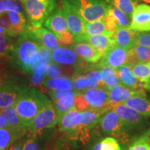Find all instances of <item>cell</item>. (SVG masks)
Wrapping results in <instances>:
<instances>
[{
    "label": "cell",
    "instance_id": "obj_9",
    "mask_svg": "<svg viewBox=\"0 0 150 150\" xmlns=\"http://www.w3.org/2000/svg\"><path fill=\"white\" fill-rule=\"evenodd\" d=\"M29 88L12 79L0 86V109L14 106L19 99Z\"/></svg>",
    "mask_w": 150,
    "mask_h": 150
},
{
    "label": "cell",
    "instance_id": "obj_53",
    "mask_svg": "<svg viewBox=\"0 0 150 150\" xmlns=\"http://www.w3.org/2000/svg\"><path fill=\"white\" fill-rule=\"evenodd\" d=\"M143 1H146V2H147V3H150V0H143Z\"/></svg>",
    "mask_w": 150,
    "mask_h": 150
},
{
    "label": "cell",
    "instance_id": "obj_4",
    "mask_svg": "<svg viewBox=\"0 0 150 150\" xmlns=\"http://www.w3.org/2000/svg\"><path fill=\"white\" fill-rule=\"evenodd\" d=\"M66 2L86 22L104 18L108 4L104 0H61Z\"/></svg>",
    "mask_w": 150,
    "mask_h": 150
},
{
    "label": "cell",
    "instance_id": "obj_24",
    "mask_svg": "<svg viewBox=\"0 0 150 150\" xmlns=\"http://www.w3.org/2000/svg\"><path fill=\"white\" fill-rule=\"evenodd\" d=\"M83 42L90 43L104 54L115 45L114 35L97 34L85 35Z\"/></svg>",
    "mask_w": 150,
    "mask_h": 150
},
{
    "label": "cell",
    "instance_id": "obj_44",
    "mask_svg": "<svg viewBox=\"0 0 150 150\" xmlns=\"http://www.w3.org/2000/svg\"><path fill=\"white\" fill-rule=\"evenodd\" d=\"M135 45L150 48V32H140L135 38Z\"/></svg>",
    "mask_w": 150,
    "mask_h": 150
},
{
    "label": "cell",
    "instance_id": "obj_17",
    "mask_svg": "<svg viewBox=\"0 0 150 150\" xmlns=\"http://www.w3.org/2000/svg\"><path fill=\"white\" fill-rule=\"evenodd\" d=\"M79 58L86 63H97L102 59L104 53L88 42L74 43L71 47Z\"/></svg>",
    "mask_w": 150,
    "mask_h": 150
},
{
    "label": "cell",
    "instance_id": "obj_28",
    "mask_svg": "<svg viewBox=\"0 0 150 150\" xmlns=\"http://www.w3.org/2000/svg\"><path fill=\"white\" fill-rule=\"evenodd\" d=\"M96 67L102 72L103 81L108 91L115 86L121 84L117 70L107 65H100L99 64L96 65Z\"/></svg>",
    "mask_w": 150,
    "mask_h": 150
},
{
    "label": "cell",
    "instance_id": "obj_39",
    "mask_svg": "<svg viewBox=\"0 0 150 150\" xmlns=\"http://www.w3.org/2000/svg\"><path fill=\"white\" fill-rule=\"evenodd\" d=\"M13 43V38L0 34V59L10 56Z\"/></svg>",
    "mask_w": 150,
    "mask_h": 150
},
{
    "label": "cell",
    "instance_id": "obj_56",
    "mask_svg": "<svg viewBox=\"0 0 150 150\" xmlns=\"http://www.w3.org/2000/svg\"><path fill=\"white\" fill-rule=\"evenodd\" d=\"M149 132H150V129H149Z\"/></svg>",
    "mask_w": 150,
    "mask_h": 150
},
{
    "label": "cell",
    "instance_id": "obj_37",
    "mask_svg": "<svg viewBox=\"0 0 150 150\" xmlns=\"http://www.w3.org/2000/svg\"><path fill=\"white\" fill-rule=\"evenodd\" d=\"M150 146L149 130L134 140L127 150H148Z\"/></svg>",
    "mask_w": 150,
    "mask_h": 150
},
{
    "label": "cell",
    "instance_id": "obj_14",
    "mask_svg": "<svg viewBox=\"0 0 150 150\" xmlns=\"http://www.w3.org/2000/svg\"><path fill=\"white\" fill-rule=\"evenodd\" d=\"M104 20L108 31L115 33L120 28L129 27L131 20L122 11L108 4L107 12Z\"/></svg>",
    "mask_w": 150,
    "mask_h": 150
},
{
    "label": "cell",
    "instance_id": "obj_32",
    "mask_svg": "<svg viewBox=\"0 0 150 150\" xmlns=\"http://www.w3.org/2000/svg\"><path fill=\"white\" fill-rule=\"evenodd\" d=\"M86 35H93L97 34L114 35V33L108 31L106 27L104 19L92 22H86Z\"/></svg>",
    "mask_w": 150,
    "mask_h": 150
},
{
    "label": "cell",
    "instance_id": "obj_22",
    "mask_svg": "<svg viewBox=\"0 0 150 150\" xmlns=\"http://www.w3.org/2000/svg\"><path fill=\"white\" fill-rule=\"evenodd\" d=\"M139 33L129 27L120 28L114 33L115 45L127 50H130L135 45V38Z\"/></svg>",
    "mask_w": 150,
    "mask_h": 150
},
{
    "label": "cell",
    "instance_id": "obj_35",
    "mask_svg": "<svg viewBox=\"0 0 150 150\" xmlns=\"http://www.w3.org/2000/svg\"><path fill=\"white\" fill-rule=\"evenodd\" d=\"M11 11L26 13L23 4L20 0H0V14Z\"/></svg>",
    "mask_w": 150,
    "mask_h": 150
},
{
    "label": "cell",
    "instance_id": "obj_21",
    "mask_svg": "<svg viewBox=\"0 0 150 150\" xmlns=\"http://www.w3.org/2000/svg\"><path fill=\"white\" fill-rule=\"evenodd\" d=\"M120 83L125 87L133 90H145L143 85L132 70V66L128 64L123 65L117 70Z\"/></svg>",
    "mask_w": 150,
    "mask_h": 150
},
{
    "label": "cell",
    "instance_id": "obj_42",
    "mask_svg": "<svg viewBox=\"0 0 150 150\" xmlns=\"http://www.w3.org/2000/svg\"><path fill=\"white\" fill-rule=\"evenodd\" d=\"M48 150H72L70 142L65 138H58L49 147Z\"/></svg>",
    "mask_w": 150,
    "mask_h": 150
},
{
    "label": "cell",
    "instance_id": "obj_43",
    "mask_svg": "<svg viewBox=\"0 0 150 150\" xmlns=\"http://www.w3.org/2000/svg\"><path fill=\"white\" fill-rule=\"evenodd\" d=\"M74 108L79 111L89 110V106L81 93H78L74 97Z\"/></svg>",
    "mask_w": 150,
    "mask_h": 150
},
{
    "label": "cell",
    "instance_id": "obj_10",
    "mask_svg": "<svg viewBox=\"0 0 150 150\" xmlns=\"http://www.w3.org/2000/svg\"><path fill=\"white\" fill-rule=\"evenodd\" d=\"M61 6L68 25L69 29L74 37V43L81 42L86 35V21L66 2L61 1Z\"/></svg>",
    "mask_w": 150,
    "mask_h": 150
},
{
    "label": "cell",
    "instance_id": "obj_25",
    "mask_svg": "<svg viewBox=\"0 0 150 150\" xmlns=\"http://www.w3.org/2000/svg\"><path fill=\"white\" fill-rule=\"evenodd\" d=\"M122 104H125L143 115L150 117V97L147 95H135Z\"/></svg>",
    "mask_w": 150,
    "mask_h": 150
},
{
    "label": "cell",
    "instance_id": "obj_16",
    "mask_svg": "<svg viewBox=\"0 0 150 150\" xmlns=\"http://www.w3.org/2000/svg\"><path fill=\"white\" fill-rule=\"evenodd\" d=\"M27 31L40 45L45 47L52 52L61 46L56 35L47 28L42 27L35 28L29 25Z\"/></svg>",
    "mask_w": 150,
    "mask_h": 150
},
{
    "label": "cell",
    "instance_id": "obj_45",
    "mask_svg": "<svg viewBox=\"0 0 150 150\" xmlns=\"http://www.w3.org/2000/svg\"><path fill=\"white\" fill-rule=\"evenodd\" d=\"M78 93V92L73 91H50L48 92V95H50V98L52 99V102H54L56 101H57L58 99H59L61 97L65 96V95H76Z\"/></svg>",
    "mask_w": 150,
    "mask_h": 150
},
{
    "label": "cell",
    "instance_id": "obj_46",
    "mask_svg": "<svg viewBox=\"0 0 150 150\" xmlns=\"http://www.w3.org/2000/svg\"><path fill=\"white\" fill-rule=\"evenodd\" d=\"M62 72L59 69V67L54 62H52L49 64L47 71V77L55 78L61 76Z\"/></svg>",
    "mask_w": 150,
    "mask_h": 150
},
{
    "label": "cell",
    "instance_id": "obj_12",
    "mask_svg": "<svg viewBox=\"0 0 150 150\" xmlns=\"http://www.w3.org/2000/svg\"><path fill=\"white\" fill-rule=\"evenodd\" d=\"M54 127L40 132H28L25 136L23 150H48L49 147L54 142Z\"/></svg>",
    "mask_w": 150,
    "mask_h": 150
},
{
    "label": "cell",
    "instance_id": "obj_18",
    "mask_svg": "<svg viewBox=\"0 0 150 150\" xmlns=\"http://www.w3.org/2000/svg\"><path fill=\"white\" fill-rule=\"evenodd\" d=\"M145 91V90H133L120 84L108 91L110 103L112 107L114 105L122 104L127 99L135 95H147Z\"/></svg>",
    "mask_w": 150,
    "mask_h": 150
},
{
    "label": "cell",
    "instance_id": "obj_3",
    "mask_svg": "<svg viewBox=\"0 0 150 150\" xmlns=\"http://www.w3.org/2000/svg\"><path fill=\"white\" fill-rule=\"evenodd\" d=\"M99 124L103 134L115 138L118 142L125 144L130 140L132 131L113 110L105 112Z\"/></svg>",
    "mask_w": 150,
    "mask_h": 150
},
{
    "label": "cell",
    "instance_id": "obj_33",
    "mask_svg": "<svg viewBox=\"0 0 150 150\" xmlns=\"http://www.w3.org/2000/svg\"><path fill=\"white\" fill-rule=\"evenodd\" d=\"M105 1L108 4L122 11L131 18V20L136 6H137L133 0H105Z\"/></svg>",
    "mask_w": 150,
    "mask_h": 150
},
{
    "label": "cell",
    "instance_id": "obj_30",
    "mask_svg": "<svg viewBox=\"0 0 150 150\" xmlns=\"http://www.w3.org/2000/svg\"><path fill=\"white\" fill-rule=\"evenodd\" d=\"M24 138L9 127L0 128V150H7L15 142Z\"/></svg>",
    "mask_w": 150,
    "mask_h": 150
},
{
    "label": "cell",
    "instance_id": "obj_48",
    "mask_svg": "<svg viewBox=\"0 0 150 150\" xmlns=\"http://www.w3.org/2000/svg\"><path fill=\"white\" fill-rule=\"evenodd\" d=\"M24 141H25V137L20 138L15 142L7 150H23Z\"/></svg>",
    "mask_w": 150,
    "mask_h": 150
},
{
    "label": "cell",
    "instance_id": "obj_41",
    "mask_svg": "<svg viewBox=\"0 0 150 150\" xmlns=\"http://www.w3.org/2000/svg\"><path fill=\"white\" fill-rule=\"evenodd\" d=\"M72 79L73 81V88L75 91L82 92L89 88L86 74H75Z\"/></svg>",
    "mask_w": 150,
    "mask_h": 150
},
{
    "label": "cell",
    "instance_id": "obj_6",
    "mask_svg": "<svg viewBox=\"0 0 150 150\" xmlns=\"http://www.w3.org/2000/svg\"><path fill=\"white\" fill-rule=\"evenodd\" d=\"M43 24L45 27L56 35L61 45H72L74 44V37L69 29L61 6L56 5Z\"/></svg>",
    "mask_w": 150,
    "mask_h": 150
},
{
    "label": "cell",
    "instance_id": "obj_7",
    "mask_svg": "<svg viewBox=\"0 0 150 150\" xmlns=\"http://www.w3.org/2000/svg\"><path fill=\"white\" fill-rule=\"evenodd\" d=\"M111 109L117 114L132 133L136 130L140 131L144 129L149 123L148 119L149 117L143 115L124 104L114 105Z\"/></svg>",
    "mask_w": 150,
    "mask_h": 150
},
{
    "label": "cell",
    "instance_id": "obj_55",
    "mask_svg": "<svg viewBox=\"0 0 150 150\" xmlns=\"http://www.w3.org/2000/svg\"><path fill=\"white\" fill-rule=\"evenodd\" d=\"M20 1H22V0H20Z\"/></svg>",
    "mask_w": 150,
    "mask_h": 150
},
{
    "label": "cell",
    "instance_id": "obj_8",
    "mask_svg": "<svg viewBox=\"0 0 150 150\" xmlns=\"http://www.w3.org/2000/svg\"><path fill=\"white\" fill-rule=\"evenodd\" d=\"M59 117L53 103H50L43 108L28 126V132H40L47 129L55 127L59 122Z\"/></svg>",
    "mask_w": 150,
    "mask_h": 150
},
{
    "label": "cell",
    "instance_id": "obj_51",
    "mask_svg": "<svg viewBox=\"0 0 150 150\" xmlns=\"http://www.w3.org/2000/svg\"><path fill=\"white\" fill-rule=\"evenodd\" d=\"M0 34H3V35H8V36H9V33L8 31H7V30L4 27H3L2 26H1V24H0Z\"/></svg>",
    "mask_w": 150,
    "mask_h": 150
},
{
    "label": "cell",
    "instance_id": "obj_19",
    "mask_svg": "<svg viewBox=\"0 0 150 150\" xmlns=\"http://www.w3.org/2000/svg\"><path fill=\"white\" fill-rule=\"evenodd\" d=\"M52 61L56 64L65 65H77L80 58L73 49L61 47L52 52Z\"/></svg>",
    "mask_w": 150,
    "mask_h": 150
},
{
    "label": "cell",
    "instance_id": "obj_54",
    "mask_svg": "<svg viewBox=\"0 0 150 150\" xmlns=\"http://www.w3.org/2000/svg\"><path fill=\"white\" fill-rule=\"evenodd\" d=\"M148 150H150V146H149V149H148Z\"/></svg>",
    "mask_w": 150,
    "mask_h": 150
},
{
    "label": "cell",
    "instance_id": "obj_38",
    "mask_svg": "<svg viewBox=\"0 0 150 150\" xmlns=\"http://www.w3.org/2000/svg\"><path fill=\"white\" fill-rule=\"evenodd\" d=\"M50 63H42L33 71L31 79V84L33 86H38L44 81L47 76V71Z\"/></svg>",
    "mask_w": 150,
    "mask_h": 150
},
{
    "label": "cell",
    "instance_id": "obj_15",
    "mask_svg": "<svg viewBox=\"0 0 150 150\" xmlns=\"http://www.w3.org/2000/svg\"><path fill=\"white\" fill-rule=\"evenodd\" d=\"M128 56V50L115 45L105 52L98 64L107 65L117 70L120 67L127 64Z\"/></svg>",
    "mask_w": 150,
    "mask_h": 150
},
{
    "label": "cell",
    "instance_id": "obj_23",
    "mask_svg": "<svg viewBox=\"0 0 150 150\" xmlns=\"http://www.w3.org/2000/svg\"><path fill=\"white\" fill-rule=\"evenodd\" d=\"M6 13L8 14L9 22H10L13 36L14 38L19 37L25 32L28 26L29 25L28 24L29 20H28L27 15L24 13L15 12V11Z\"/></svg>",
    "mask_w": 150,
    "mask_h": 150
},
{
    "label": "cell",
    "instance_id": "obj_20",
    "mask_svg": "<svg viewBox=\"0 0 150 150\" xmlns=\"http://www.w3.org/2000/svg\"><path fill=\"white\" fill-rule=\"evenodd\" d=\"M0 112L6 118L7 127L17 131L22 137L27 136L28 134L27 127L24 125L20 117H19L15 106L0 109Z\"/></svg>",
    "mask_w": 150,
    "mask_h": 150
},
{
    "label": "cell",
    "instance_id": "obj_34",
    "mask_svg": "<svg viewBox=\"0 0 150 150\" xmlns=\"http://www.w3.org/2000/svg\"><path fill=\"white\" fill-rule=\"evenodd\" d=\"M91 150H122L119 142L112 137H106L94 144Z\"/></svg>",
    "mask_w": 150,
    "mask_h": 150
},
{
    "label": "cell",
    "instance_id": "obj_26",
    "mask_svg": "<svg viewBox=\"0 0 150 150\" xmlns=\"http://www.w3.org/2000/svg\"><path fill=\"white\" fill-rule=\"evenodd\" d=\"M42 85L50 91H73V81L72 79L64 76L55 78H48L44 80Z\"/></svg>",
    "mask_w": 150,
    "mask_h": 150
},
{
    "label": "cell",
    "instance_id": "obj_50",
    "mask_svg": "<svg viewBox=\"0 0 150 150\" xmlns=\"http://www.w3.org/2000/svg\"><path fill=\"white\" fill-rule=\"evenodd\" d=\"M7 127V123L6 120V118L0 112V128H4V127Z\"/></svg>",
    "mask_w": 150,
    "mask_h": 150
},
{
    "label": "cell",
    "instance_id": "obj_27",
    "mask_svg": "<svg viewBox=\"0 0 150 150\" xmlns=\"http://www.w3.org/2000/svg\"><path fill=\"white\" fill-rule=\"evenodd\" d=\"M128 54L127 64L131 66L137 63L150 61V48L147 47L135 45L132 48L128 50Z\"/></svg>",
    "mask_w": 150,
    "mask_h": 150
},
{
    "label": "cell",
    "instance_id": "obj_2",
    "mask_svg": "<svg viewBox=\"0 0 150 150\" xmlns=\"http://www.w3.org/2000/svg\"><path fill=\"white\" fill-rule=\"evenodd\" d=\"M52 103L48 97L35 88H29L15 105L19 117L26 127L47 105Z\"/></svg>",
    "mask_w": 150,
    "mask_h": 150
},
{
    "label": "cell",
    "instance_id": "obj_5",
    "mask_svg": "<svg viewBox=\"0 0 150 150\" xmlns=\"http://www.w3.org/2000/svg\"><path fill=\"white\" fill-rule=\"evenodd\" d=\"M29 25L40 27L57 5L56 0H22Z\"/></svg>",
    "mask_w": 150,
    "mask_h": 150
},
{
    "label": "cell",
    "instance_id": "obj_11",
    "mask_svg": "<svg viewBox=\"0 0 150 150\" xmlns=\"http://www.w3.org/2000/svg\"><path fill=\"white\" fill-rule=\"evenodd\" d=\"M89 106V110H107L111 109L108 90L102 88H88L80 92Z\"/></svg>",
    "mask_w": 150,
    "mask_h": 150
},
{
    "label": "cell",
    "instance_id": "obj_13",
    "mask_svg": "<svg viewBox=\"0 0 150 150\" xmlns=\"http://www.w3.org/2000/svg\"><path fill=\"white\" fill-rule=\"evenodd\" d=\"M131 29L138 32L150 31V6L145 4H138L131 17Z\"/></svg>",
    "mask_w": 150,
    "mask_h": 150
},
{
    "label": "cell",
    "instance_id": "obj_29",
    "mask_svg": "<svg viewBox=\"0 0 150 150\" xmlns=\"http://www.w3.org/2000/svg\"><path fill=\"white\" fill-rule=\"evenodd\" d=\"M132 70L145 91L150 92V61L137 63L133 65Z\"/></svg>",
    "mask_w": 150,
    "mask_h": 150
},
{
    "label": "cell",
    "instance_id": "obj_47",
    "mask_svg": "<svg viewBox=\"0 0 150 150\" xmlns=\"http://www.w3.org/2000/svg\"><path fill=\"white\" fill-rule=\"evenodd\" d=\"M0 24H1L3 27H4L7 30L9 33V36L11 38H14L13 36L12 32H11V24L10 22H9L8 16L7 13H3L0 14Z\"/></svg>",
    "mask_w": 150,
    "mask_h": 150
},
{
    "label": "cell",
    "instance_id": "obj_1",
    "mask_svg": "<svg viewBox=\"0 0 150 150\" xmlns=\"http://www.w3.org/2000/svg\"><path fill=\"white\" fill-rule=\"evenodd\" d=\"M40 45L26 30L14 42L9 57L22 72L32 74L31 69L38 57Z\"/></svg>",
    "mask_w": 150,
    "mask_h": 150
},
{
    "label": "cell",
    "instance_id": "obj_49",
    "mask_svg": "<svg viewBox=\"0 0 150 150\" xmlns=\"http://www.w3.org/2000/svg\"><path fill=\"white\" fill-rule=\"evenodd\" d=\"M12 79H11L10 76H7L6 74L0 72V86L3 85L4 83H6V82Z\"/></svg>",
    "mask_w": 150,
    "mask_h": 150
},
{
    "label": "cell",
    "instance_id": "obj_52",
    "mask_svg": "<svg viewBox=\"0 0 150 150\" xmlns=\"http://www.w3.org/2000/svg\"><path fill=\"white\" fill-rule=\"evenodd\" d=\"M133 1H134V2H135V3H136L137 5H138V2H139V1H140V0H133Z\"/></svg>",
    "mask_w": 150,
    "mask_h": 150
},
{
    "label": "cell",
    "instance_id": "obj_36",
    "mask_svg": "<svg viewBox=\"0 0 150 150\" xmlns=\"http://www.w3.org/2000/svg\"><path fill=\"white\" fill-rule=\"evenodd\" d=\"M89 88H102L106 89V86L103 81L102 74L101 71L97 68H93L86 74ZM107 90V89H106Z\"/></svg>",
    "mask_w": 150,
    "mask_h": 150
},
{
    "label": "cell",
    "instance_id": "obj_40",
    "mask_svg": "<svg viewBox=\"0 0 150 150\" xmlns=\"http://www.w3.org/2000/svg\"><path fill=\"white\" fill-rule=\"evenodd\" d=\"M52 62H53V61H52L51 50L46 48L45 47L40 45L39 46L38 57L36 62L33 64L32 69H31L32 70V73L39 65L42 64V63H50Z\"/></svg>",
    "mask_w": 150,
    "mask_h": 150
},
{
    "label": "cell",
    "instance_id": "obj_31",
    "mask_svg": "<svg viewBox=\"0 0 150 150\" xmlns=\"http://www.w3.org/2000/svg\"><path fill=\"white\" fill-rule=\"evenodd\" d=\"M74 95H68L61 97L57 101L53 102L56 108L58 117L60 120L62 116L68 112L69 110L74 108Z\"/></svg>",
    "mask_w": 150,
    "mask_h": 150
}]
</instances>
